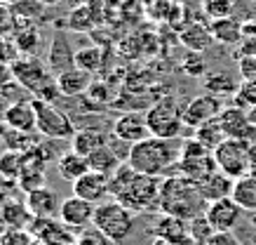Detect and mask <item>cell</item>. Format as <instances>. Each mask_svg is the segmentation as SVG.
<instances>
[{
  "mask_svg": "<svg viewBox=\"0 0 256 245\" xmlns=\"http://www.w3.org/2000/svg\"><path fill=\"white\" fill-rule=\"evenodd\" d=\"M153 233H156L158 238L170 240L172 245H176V243H181L184 238L190 236V221L162 212V217H160V219L156 221V226H153Z\"/></svg>",
  "mask_w": 256,
  "mask_h": 245,
  "instance_id": "obj_23",
  "label": "cell"
},
{
  "mask_svg": "<svg viewBox=\"0 0 256 245\" xmlns=\"http://www.w3.org/2000/svg\"><path fill=\"white\" fill-rule=\"evenodd\" d=\"M110 137L104 132V130H96V127H78L76 135L70 139V149L82 153V156H92L94 151H99L101 146L108 144Z\"/></svg>",
  "mask_w": 256,
  "mask_h": 245,
  "instance_id": "obj_25",
  "label": "cell"
},
{
  "mask_svg": "<svg viewBox=\"0 0 256 245\" xmlns=\"http://www.w3.org/2000/svg\"><path fill=\"white\" fill-rule=\"evenodd\" d=\"M233 200L244 212H256V177L254 174H247V177L235 179Z\"/></svg>",
  "mask_w": 256,
  "mask_h": 245,
  "instance_id": "obj_30",
  "label": "cell"
},
{
  "mask_svg": "<svg viewBox=\"0 0 256 245\" xmlns=\"http://www.w3.org/2000/svg\"><path fill=\"white\" fill-rule=\"evenodd\" d=\"M178 40L181 45L188 50V52H207V50L214 45V36H212V29L204 24H188L184 31L178 33Z\"/></svg>",
  "mask_w": 256,
  "mask_h": 245,
  "instance_id": "obj_26",
  "label": "cell"
},
{
  "mask_svg": "<svg viewBox=\"0 0 256 245\" xmlns=\"http://www.w3.org/2000/svg\"><path fill=\"white\" fill-rule=\"evenodd\" d=\"M136 212H132L130 207H124L122 203L118 200H106V203H99L96 205V212H94V229H99L104 236L113 240V243H122L132 236L134 226H136Z\"/></svg>",
  "mask_w": 256,
  "mask_h": 245,
  "instance_id": "obj_4",
  "label": "cell"
},
{
  "mask_svg": "<svg viewBox=\"0 0 256 245\" xmlns=\"http://www.w3.org/2000/svg\"><path fill=\"white\" fill-rule=\"evenodd\" d=\"M218 123L224 127L226 137L230 139H244V142H256V130L249 123L247 111L240 106H224V111L218 113Z\"/></svg>",
  "mask_w": 256,
  "mask_h": 245,
  "instance_id": "obj_15",
  "label": "cell"
},
{
  "mask_svg": "<svg viewBox=\"0 0 256 245\" xmlns=\"http://www.w3.org/2000/svg\"><path fill=\"white\" fill-rule=\"evenodd\" d=\"M31 245H42V243H40V240H36V238H33V243Z\"/></svg>",
  "mask_w": 256,
  "mask_h": 245,
  "instance_id": "obj_49",
  "label": "cell"
},
{
  "mask_svg": "<svg viewBox=\"0 0 256 245\" xmlns=\"http://www.w3.org/2000/svg\"><path fill=\"white\" fill-rule=\"evenodd\" d=\"M26 207H28V212L33 217H40V219H50V217H54L59 214V198L56 193L50 186H40V189H33L26 193Z\"/></svg>",
  "mask_w": 256,
  "mask_h": 245,
  "instance_id": "obj_18",
  "label": "cell"
},
{
  "mask_svg": "<svg viewBox=\"0 0 256 245\" xmlns=\"http://www.w3.org/2000/svg\"><path fill=\"white\" fill-rule=\"evenodd\" d=\"M193 137L202 144V146H207L212 153H214V149H216L224 139H228V137H226V132H224V127H221V123H218V118L216 120H210V123H204V125H200V127H195V135Z\"/></svg>",
  "mask_w": 256,
  "mask_h": 245,
  "instance_id": "obj_32",
  "label": "cell"
},
{
  "mask_svg": "<svg viewBox=\"0 0 256 245\" xmlns=\"http://www.w3.org/2000/svg\"><path fill=\"white\" fill-rule=\"evenodd\" d=\"M94 212H96V205L85 200L80 196H70L66 200H62V207H59V219L73 229L76 233L85 231L87 226L94 224Z\"/></svg>",
  "mask_w": 256,
  "mask_h": 245,
  "instance_id": "obj_12",
  "label": "cell"
},
{
  "mask_svg": "<svg viewBox=\"0 0 256 245\" xmlns=\"http://www.w3.org/2000/svg\"><path fill=\"white\" fill-rule=\"evenodd\" d=\"M224 111V102L221 97L204 92V95H195L193 99H188V104L184 106V123L188 130L204 125L210 120H216L218 113Z\"/></svg>",
  "mask_w": 256,
  "mask_h": 245,
  "instance_id": "obj_10",
  "label": "cell"
},
{
  "mask_svg": "<svg viewBox=\"0 0 256 245\" xmlns=\"http://www.w3.org/2000/svg\"><path fill=\"white\" fill-rule=\"evenodd\" d=\"M14 43H16V48H19L22 55H36L40 48V33L36 31L33 26L22 29V31L14 33Z\"/></svg>",
  "mask_w": 256,
  "mask_h": 245,
  "instance_id": "obj_35",
  "label": "cell"
},
{
  "mask_svg": "<svg viewBox=\"0 0 256 245\" xmlns=\"http://www.w3.org/2000/svg\"><path fill=\"white\" fill-rule=\"evenodd\" d=\"M204 245H242V243L233 231H214L212 238Z\"/></svg>",
  "mask_w": 256,
  "mask_h": 245,
  "instance_id": "obj_43",
  "label": "cell"
},
{
  "mask_svg": "<svg viewBox=\"0 0 256 245\" xmlns=\"http://www.w3.org/2000/svg\"><path fill=\"white\" fill-rule=\"evenodd\" d=\"M198 186H200L204 200H207V203H212V200H218V198L233 196L235 179H233V177H228V174H224L221 170H214V172H212L207 179H202Z\"/></svg>",
  "mask_w": 256,
  "mask_h": 245,
  "instance_id": "obj_27",
  "label": "cell"
},
{
  "mask_svg": "<svg viewBox=\"0 0 256 245\" xmlns=\"http://www.w3.org/2000/svg\"><path fill=\"white\" fill-rule=\"evenodd\" d=\"M181 71L188 78H204L207 76V62L200 52H188L181 62Z\"/></svg>",
  "mask_w": 256,
  "mask_h": 245,
  "instance_id": "obj_36",
  "label": "cell"
},
{
  "mask_svg": "<svg viewBox=\"0 0 256 245\" xmlns=\"http://www.w3.org/2000/svg\"><path fill=\"white\" fill-rule=\"evenodd\" d=\"M33 106H36V118H38V132L45 139H73L76 135V123L68 113H64L56 104H47L42 99H33Z\"/></svg>",
  "mask_w": 256,
  "mask_h": 245,
  "instance_id": "obj_7",
  "label": "cell"
},
{
  "mask_svg": "<svg viewBox=\"0 0 256 245\" xmlns=\"http://www.w3.org/2000/svg\"><path fill=\"white\" fill-rule=\"evenodd\" d=\"M216 167V160H214V153H212L207 146H202L195 137L190 139H184L181 144V156H178L176 163V174L186 177L190 182L200 184L202 179H207Z\"/></svg>",
  "mask_w": 256,
  "mask_h": 245,
  "instance_id": "obj_5",
  "label": "cell"
},
{
  "mask_svg": "<svg viewBox=\"0 0 256 245\" xmlns=\"http://www.w3.org/2000/svg\"><path fill=\"white\" fill-rule=\"evenodd\" d=\"M249 158H252V142H244V139H230L228 137L214 149L216 167L233 179H240V177L249 174Z\"/></svg>",
  "mask_w": 256,
  "mask_h": 245,
  "instance_id": "obj_8",
  "label": "cell"
},
{
  "mask_svg": "<svg viewBox=\"0 0 256 245\" xmlns=\"http://www.w3.org/2000/svg\"><path fill=\"white\" fill-rule=\"evenodd\" d=\"M56 83H59V90L64 97H80L87 95V90L92 87V73L73 66V69H66L64 73H59Z\"/></svg>",
  "mask_w": 256,
  "mask_h": 245,
  "instance_id": "obj_22",
  "label": "cell"
},
{
  "mask_svg": "<svg viewBox=\"0 0 256 245\" xmlns=\"http://www.w3.org/2000/svg\"><path fill=\"white\" fill-rule=\"evenodd\" d=\"M181 144L178 139H160V137H148L144 142L132 144L127 165H132L136 172L153 174V177H167L176 167L181 156Z\"/></svg>",
  "mask_w": 256,
  "mask_h": 245,
  "instance_id": "obj_2",
  "label": "cell"
},
{
  "mask_svg": "<svg viewBox=\"0 0 256 245\" xmlns=\"http://www.w3.org/2000/svg\"><path fill=\"white\" fill-rule=\"evenodd\" d=\"M240 83L242 80H238L233 73H228V71H212L202 78L204 92H212V95H216V97H233L240 90Z\"/></svg>",
  "mask_w": 256,
  "mask_h": 245,
  "instance_id": "obj_28",
  "label": "cell"
},
{
  "mask_svg": "<svg viewBox=\"0 0 256 245\" xmlns=\"http://www.w3.org/2000/svg\"><path fill=\"white\" fill-rule=\"evenodd\" d=\"M212 233H214V226L210 224V219H207L204 214H200V217L190 219V236H193L200 245L207 243V240L212 238Z\"/></svg>",
  "mask_w": 256,
  "mask_h": 245,
  "instance_id": "obj_38",
  "label": "cell"
},
{
  "mask_svg": "<svg viewBox=\"0 0 256 245\" xmlns=\"http://www.w3.org/2000/svg\"><path fill=\"white\" fill-rule=\"evenodd\" d=\"M76 245H116V243L108 240L99 229H85V231H80L78 233Z\"/></svg>",
  "mask_w": 256,
  "mask_h": 245,
  "instance_id": "obj_41",
  "label": "cell"
},
{
  "mask_svg": "<svg viewBox=\"0 0 256 245\" xmlns=\"http://www.w3.org/2000/svg\"><path fill=\"white\" fill-rule=\"evenodd\" d=\"M87 160H90V170H94V172H104V174H113L118 167L122 165L120 156L110 149V144L101 146L99 151H94L92 156H87Z\"/></svg>",
  "mask_w": 256,
  "mask_h": 245,
  "instance_id": "obj_31",
  "label": "cell"
},
{
  "mask_svg": "<svg viewBox=\"0 0 256 245\" xmlns=\"http://www.w3.org/2000/svg\"><path fill=\"white\" fill-rule=\"evenodd\" d=\"M5 125L12 127V130H16V132H24V135L38 132V118H36V106H33V99H28V102L10 104L8 116H5Z\"/></svg>",
  "mask_w": 256,
  "mask_h": 245,
  "instance_id": "obj_19",
  "label": "cell"
},
{
  "mask_svg": "<svg viewBox=\"0 0 256 245\" xmlns=\"http://www.w3.org/2000/svg\"><path fill=\"white\" fill-rule=\"evenodd\" d=\"M0 221L8 226V229H28L33 221V214L28 212L26 203H16V200H10V203H2L0 207Z\"/></svg>",
  "mask_w": 256,
  "mask_h": 245,
  "instance_id": "obj_29",
  "label": "cell"
},
{
  "mask_svg": "<svg viewBox=\"0 0 256 245\" xmlns=\"http://www.w3.org/2000/svg\"><path fill=\"white\" fill-rule=\"evenodd\" d=\"M19 57H22V52H19V48H16L14 40L2 38V36H0V62L14 64Z\"/></svg>",
  "mask_w": 256,
  "mask_h": 245,
  "instance_id": "obj_42",
  "label": "cell"
},
{
  "mask_svg": "<svg viewBox=\"0 0 256 245\" xmlns=\"http://www.w3.org/2000/svg\"><path fill=\"white\" fill-rule=\"evenodd\" d=\"M247 116H249V123H252V127L256 130V104L252 106V109H247ZM256 144V142H254Z\"/></svg>",
  "mask_w": 256,
  "mask_h": 245,
  "instance_id": "obj_48",
  "label": "cell"
},
{
  "mask_svg": "<svg viewBox=\"0 0 256 245\" xmlns=\"http://www.w3.org/2000/svg\"><path fill=\"white\" fill-rule=\"evenodd\" d=\"M104 64V50L96 48V45H90V48H82L76 52V66L82 69L87 73H96Z\"/></svg>",
  "mask_w": 256,
  "mask_h": 245,
  "instance_id": "obj_34",
  "label": "cell"
},
{
  "mask_svg": "<svg viewBox=\"0 0 256 245\" xmlns=\"http://www.w3.org/2000/svg\"><path fill=\"white\" fill-rule=\"evenodd\" d=\"M47 66H50V71L54 76L76 66V52H73L68 38L64 33H54V38L50 43V48H47Z\"/></svg>",
  "mask_w": 256,
  "mask_h": 245,
  "instance_id": "obj_17",
  "label": "cell"
},
{
  "mask_svg": "<svg viewBox=\"0 0 256 245\" xmlns=\"http://www.w3.org/2000/svg\"><path fill=\"white\" fill-rule=\"evenodd\" d=\"M160 177L136 172L132 165L122 163L110 174V198L132 212L160 210Z\"/></svg>",
  "mask_w": 256,
  "mask_h": 245,
  "instance_id": "obj_1",
  "label": "cell"
},
{
  "mask_svg": "<svg viewBox=\"0 0 256 245\" xmlns=\"http://www.w3.org/2000/svg\"><path fill=\"white\" fill-rule=\"evenodd\" d=\"M73 196L85 198L94 205L106 203V198H110V174L90 170L87 174L80 177L78 182H73Z\"/></svg>",
  "mask_w": 256,
  "mask_h": 245,
  "instance_id": "obj_16",
  "label": "cell"
},
{
  "mask_svg": "<svg viewBox=\"0 0 256 245\" xmlns=\"http://www.w3.org/2000/svg\"><path fill=\"white\" fill-rule=\"evenodd\" d=\"M56 170H59V177H62L64 182H78L82 174L90 172V160L87 156L78 153V151H64L59 160H56Z\"/></svg>",
  "mask_w": 256,
  "mask_h": 245,
  "instance_id": "obj_24",
  "label": "cell"
},
{
  "mask_svg": "<svg viewBox=\"0 0 256 245\" xmlns=\"http://www.w3.org/2000/svg\"><path fill=\"white\" fill-rule=\"evenodd\" d=\"M28 231H31V236L36 238V240H40L42 245H76V238H78L76 231L68 229L62 219L54 221V217H50V219L33 217Z\"/></svg>",
  "mask_w": 256,
  "mask_h": 245,
  "instance_id": "obj_11",
  "label": "cell"
},
{
  "mask_svg": "<svg viewBox=\"0 0 256 245\" xmlns=\"http://www.w3.org/2000/svg\"><path fill=\"white\" fill-rule=\"evenodd\" d=\"M233 0H202V12L210 17L212 22L233 17Z\"/></svg>",
  "mask_w": 256,
  "mask_h": 245,
  "instance_id": "obj_37",
  "label": "cell"
},
{
  "mask_svg": "<svg viewBox=\"0 0 256 245\" xmlns=\"http://www.w3.org/2000/svg\"><path fill=\"white\" fill-rule=\"evenodd\" d=\"M204 210H207V200L195 182L181 177V174H167L162 179V184H160V212L190 221L204 214Z\"/></svg>",
  "mask_w": 256,
  "mask_h": 245,
  "instance_id": "obj_3",
  "label": "cell"
},
{
  "mask_svg": "<svg viewBox=\"0 0 256 245\" xmlns=\"http://www.w3.org/2000/svg\"><path fill=\"white\" fill-rule=\"evenodd\" d=\"M14 80V73H12V64L0 62V87H5L8 83Z\"/></svg>",
  "mask_w": 256,
  "mask_h": 245,
  "instance_id": "obj_45",
  "label": "cell"
},
{
  "mask_svg": "<svg viewBox=\"0 0 256 245\" xmlns=\"http://www.w3.org/2000/svg\"><path fill=\"white\" fill-rule=\"evenodd\" d=\"M12 73H14L16 83H22L33 97H38L50 83L56 80V76L50 71L47 62L38 59L36 55H22L12 64Z\"/></svg>",
  "mask_w": 256,
  "mask_h": 245,
  "instance_id": "obj_9",
  "label": "cell"
},
{
  "mask_svg": "<svg viewBox=\"0 0 256 245\" xmlns=\"http://www.w3.org/2000/svg\"><path fill=\"white\" fill-rule=\"evenodd\" d=\"M238 73H240V80H244V83H256V57H238Z\"/></svg>",
  "mask_w": 256,
  "mask_h": 245,
  "instance_id": "obj_40",
  "label": "cell"
},
{
  "mask_svg": "<svg viewBox=\"0 0 256 245\" xmlns=\"http://www.w3.org/2000/svg\"><path fill=\"white\" fill-rule=\"evenodd\" d=\"M242 214H244V210L235 203L233 196L212 200V203H207V210H204V217L210 219L214 231H233L240 224Z\"/></svg>",
  "mask_w": 256,
  "mask_h": 245,
  "instance_id": "obj_13",
  "label": "cell"
},
{
  "mask_svg": "<svg viewBox=\"0 0 256 245\" xmlns=\"http://www.w3.org/2000/svg\"><path fill=\"white\" fill-rule=\"evenodd\" d=\"M0 95L5 97L10 104H16V102H28V99H36V97L26 90V87L22 85V83H16V80H12V83H8L5 87H0Z\"/></svg>",
  "mask_w": 256,
  "mask_h": 245,
  "instance_id": "obj_39",
  "label": "cell"
},
{
  "mask_svg": "<svg viewBox=\"0 0 256 245\" xmlns=\"http://www.w3.org/2000/svg\"><path fill=\"white\" fill-rule=\"evenodd\" d=\"M8 109H10V102L5 97L0 95V123H5V116H8Z\"/></svg>",
  "mask_w": 256,
  "mask_h": 245,
  "instance_id": "obj_46",
  "label": "cell"
},
{
  "mask_svg": "<svg viewBox=\"0 0 256 245\" xmlns=\"http://www.w3.org/2000/svg\"><path fill=\"white\" fill-rule=\"evenodd\" d=\"M146 120L150 127V135L160 139H181V130L186 127L184 123V109H178L172 97H164L158 104H153L146 111Z\"/></svg>",
  "mask_w": 256,
  "mask_h": 245,
  "instance_id": "obj_6",
  "label": "cell"
},
{
  "mask_svg": "<svg viewBox=\"0 0 256 245\" xmlns=\"http://www.w3.org/2000/svg\"><path fill=\"white\" fill-rule=\"evenodd\" d=\"M45 167H47V160L36 153V151H28L26 153V165H24L22 174H19V186H22L26 193L33 189H40V186H47L45 184Z\"/></svg>",
  "mask_w": 256,
  "mask_h": 245,
  "instance_id": "obj_20",
  "label": "cell"
},
{
  "mask_svg": "<svg viewBox=\"0 0 256 245\" xmlns=\"http://www.w3.org/2000/svg\"><path fill=\"white\" fill-rule=\"evenodd\" d=\"M212 29V36L216 43L221 45H240L242 40H244V24H242V19L238 17H226V19H216V22H212L210 24Z\"/></svg>",
  "mask_w": 256,
  "mask_h": 245,
  "instance_id": "obj_21",
  "label": "cell"
},
{
  "mask_svg": "<svg viewBox=\"0 0 256 245\" xmlns=\"http://www.w3.org/2000/svg\"><path fill=\"white\" fill-rule=\"evenodd\" d=\"M2 245H31V236L22 229H10L8 236H2L0 240Z\"/></svg>",
  "mask_w": 256,
  "mask_h": 245,
  "instance_id": "obj_44",
  "label": "cell"
},
{
  "mask_svg": "<svg viewBox=\"0 0 256 245\" xmlns=\"http://www.w3.org/2000/svg\"><path fill=\"white\" fill-rule=\"evenodd\" d=\"M110 132H113V137H118V139H122L127 144H136L148 139V137H153L150 127H148L146 113H139V111H130V113L118 116Z\"/></svg>",
  "mask_w": 256,
  "mask_h": 245,
  "instance_id": "obj_14",
  "label": "cell"
},
{
  "mask_svg": "<svg viewBox=\"0 0 256 245\" xmlns=\"http://www.w3.org/2000/svg\"><path fill=\"white\" fill-rule=\"evenodd\" d=\"M24 165H26V156H24L22 151L8 149L2 156H0V174H2V177H8V179H12V182L19 179Z\"/></svg>",
  "mask_w": 256,
  "mask_h": 245,
  "instance_id": "obj_33",
  "label": "cell"
},
{
  "mask_svg": "<svg viewBox=\"0 0 256 245\" xmlns=\"http://www.w3.org/2000/svg\"><path fill=\"white\" fill-rule=\"evenodd\" d=\"M249 174L256 177V144H252V158H249Z\"/></svg>",
  "mask_w": 256,
  "mask_h": 245,
  "instance_id": "obj_47",
  "label": "cell"
}]
</instances>
